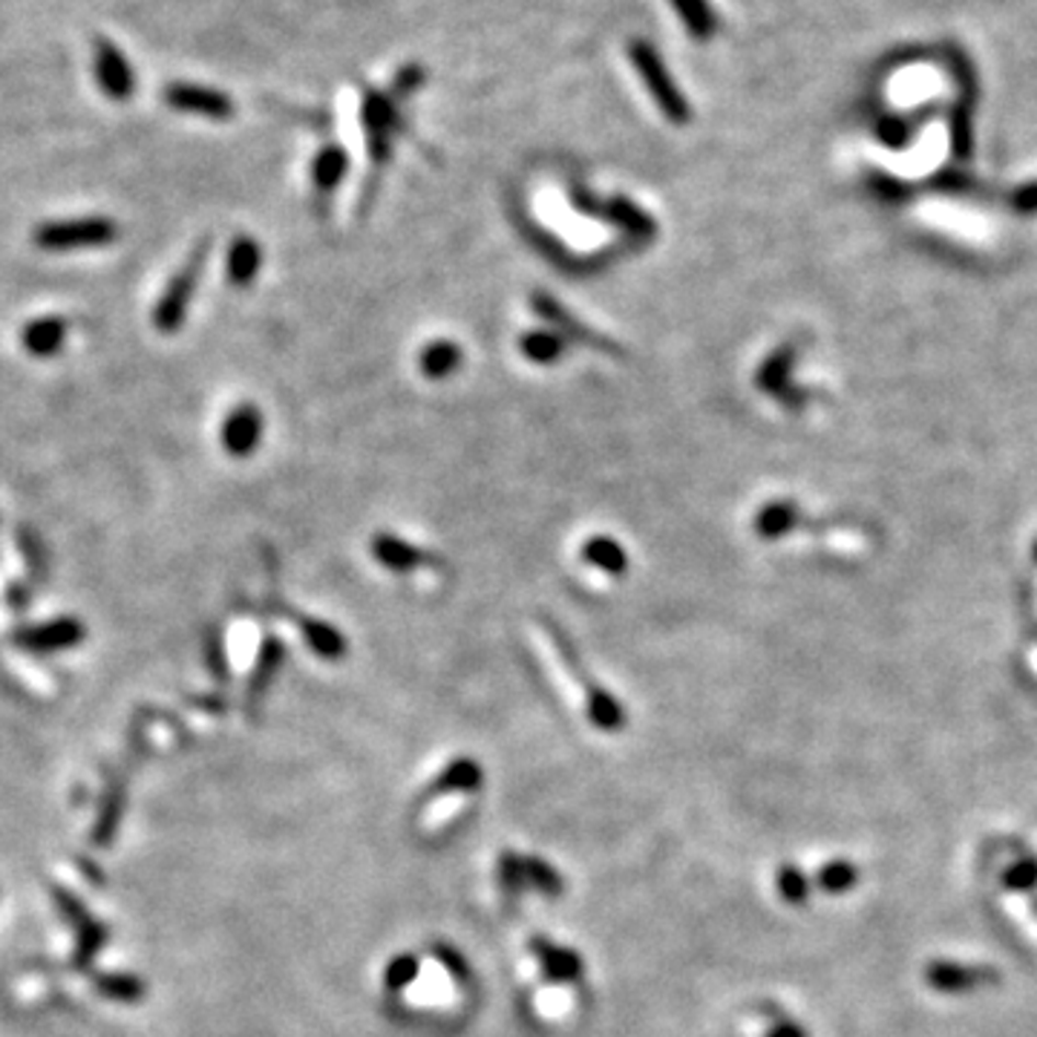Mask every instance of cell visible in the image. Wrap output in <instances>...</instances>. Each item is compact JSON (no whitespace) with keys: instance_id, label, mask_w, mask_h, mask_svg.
I'll return each mask as SVG.
<instances>
[{"instance_id":"obj_1","label":"cell","mask_w":1037,"mask_h":1037,"mask_svg":"<svg viewBox=\"0 0 1037 1037\" xmlns=\"http://www.w3.org/2000/svg\"><path fill=\"white\" fill-rule=\"evenodd\" d=\"M210 248H214V240H210V237H202V240L194 246V251L187 254L185 263L179 265L176 274L171 277V283L164 286L162 297H159L153 306L156 332L173 334L185 326L187 309H191V300H194V295H196L200 277H202V272H205Z\"/></svg>"},{"instance_id":"obj_2","label":"cell","mask_w":1037,"mask_h":1037,"mask_svg":"<svg viewBox=\"0 0 1037 1037\" xmlns=\"http://www.w3.org/2000/svg\"><path fill=\"white\" fill-rule=\"evenodd\" d=\"M628 55H631V64H635L637 76H640V81L646 84L651 101L658 104L663 118L677 124V127H681V124H690L692 122L690 101L683 99L681 87L674 84L672 72L666 70V64H663V58L658 55V49L651 47V44H646V41H635L631 49H628Z\"/></svg>"},{"instance_id":"obj_3","label":"cell","mask_w":1037,"mask_h":1037,"mask_svg":"<svg viewBox=\"0 0 1037 1037\" xmlns=\"http://www.w3.org/2000/svg\"><path fill=\"white\" fill-rule=\"evenodd\" d=\"M118 240V225L107 217H70L49 219L32 231V242L41 251H81V248H101Z\"/></svg>"},{"instance_id":"obj_4","label":"cell","mask_w":1037,"mask_h":1037,"mask_svg":"<svg viewBox=\"0 0 1037 1037\" xmlns=\"http://www.w3.org/2000/svg\"><path fill=\"white\" fill-rule=\"evenodd\" d=\"M545 628H548L550 640L557 642V651H559V654H562V660H566L568 672H571L573 677H577V681H580L582 686H585V704H589V718L594 720L596 727L617 729L619 723L626 720V713L619 709L617 700H614V697L608 695V692H605L603 686H596V683L591 681L589 672H585V666H582L580 654L573 651L571 640H568V637L562 635V628H559L557 623H554V619H545Z\"/></svg>"},{"instance_id":"obj_5","label":"cell","mask_w":1037,"mask_h":1037,"mask_svg":"<svg viewBox=\"0 0 1037 1037\" xmlns=\"http://www.w3.org/2000/svg\"><path fill=\"white\" fill-rule=\"evenodd\" d=\"M55 897V908L61 911V916L67 920L72 931H76V954H72V962L78 968L93 966V960L101 954L104 943H107V928L90 914V908L81 902V899L67 888H53Z\"/></svg>"},{"instance_id":"obj_6","label":"cell","mask_w":1037,"mask_h":1037,"mask_svg":"<svg viewBox=\"0 0 1037 1037\" xmlns=\"http://www.w3.org/2000/svg\"><path fill=\"white\" fill-rule=\"evenodd\" d=\"M361 124L366 133V150L372 156L375 168H384L396 145V133L401 130V116H398L396 101L389 95L366 93L361 104Z\"/></svg>"},{"instance_id":"obj_7","label":"cell","mask_w":1037,"mask_h":1037,"mask_svg":"<svg viewBox=\"0 0 1037 1037\" xmlns=\"http://www.w3.org/2000/svg\"><path fill=\"white\" fill-rule=\"evenodd\" d=\"M571 202L582 214H591V217H603L608 223L619 225L623 231L637 237L640 242L654 240V231H658V225L654 219L646 214L642 208H637L635 202H628L626 196H612V200H596L594 194H589L585 187H573L571 191Z\"/></svg>"},{"instance_id":"obj_8","label":"cell","mask_w":1037,"mask_h":1037,"mask_svg":"<svg viewBox=\"0 0 1037 1037\" xmlns=\"http://www.w3.org/2000/svg\"><path fill=\"white\" fill-rule=\"evenodd\" d=\"M164 104L176 113H191V116L210 118V122H228L237 113L231 95H225L217 87L194 84V81H173L164 87Z\"/></svg>"},{"instance_id":"obj_9","label":"cell","mask_w":1037,"mask_h":1037,"mask_svg":"<svg viewBox=\"0 0 1037 1037\" xmlns=\"http://www.w3.org/2000/svg\"><path fill=\"white\" fill-rule=\"evenodd\" d=\"M87 637L84 623L78 617H55L49 623H38V626H26L15 631V646L32 654H58V651H70L81 646Z\"/></svg>"},{"instance_id":"obj_10","label":"cell","mask_w":1037,"mask_h":1037,"mask_svg":"<svg viewBox=\"0 0 1037 1037\" xmlns=\"http://www.w3.org/2000/svg\"><path fill=\"white\" fill-rule=\"evenodd\" d=\"M534 311L545 323H550L557 329L559 334H566L568 341H577L582 346L596 349V352H605V355H623V349L612 341V338H605V334L594 332L589 326H582V320H577L571 311L557 300V297L545 295V292H536L534 295Z\"/></svg>"},{"instance_id":"obj_11","label":"cell","mask_w":1037,"mask_h":1037,"mask_svg":"<svg viewBox=\"0 0 1037 1037\" xmlns=\"http://www.w3.org/2000/svg\"><path fill=\"white\" fill-rule=\"evenodd\" d=\"M265 433V419L257 403H237L228 415H225L223 426H219V442L223 449L233 458H248L251 453L260 449Z\"/></svg>"},{"instance_id":"obj_12","label":"cell","mask_w":1037,"mask_h":1037,"mask_svg":"<svg viewBox=\"0 0 1037 1037\" xmlns=\"http://www.w3.org/2000/svg\"><path fill=\"white\" fill-rule=\"evenodd\" d=\"M95 81L110 101H130L136 93V76L127 55L113 41H99L93 55Z\"/></svg>"},{"instance_id":"obj_13","label":"cell","mask_w":1037,"mask_h":1037,"mask_svg":"<svg viewBox=\"0 0 1037 1037\" xmlns=\"http://www.w3.org/2000/svg\"><path fill=\"white\" fill-rule=\"evenodd\" d=\"M793 364H796V349L787 343V346H778L773 355L766 357L764 364H761L759 375H755V384L764 389L766 396L778 398L787 407H801L805 403V396L793 387Z\"/></svg>"},{"instance_id":"obj_14","label":"cell","mask_w":1037,"mask_h":1037,"mask_svg":"<svg viewBox=\"0 0 1037 1037\" xmlns=\"http://www.w3.org/2000/svg\"><path fill=\"white\" fill-rule=\"evenodd\" d=\"M372 557L378 559L380 566L387 568V571H396V573H410V571H419V568L438 566V562H442L435 554L419 548V545L407 543V539H401V536H396V534L372 536Z\"/></svg>"},{"instance_id":"obj_15","label":"cell","mask_w":1037,"mask_h":1037,"mask_svg":"<svg viewBox=\"0 0 1037 1037\" xmlns=\"http://www.w3.org/2000/svg\"><path fill=\"white\" fill-rule=\"evenodd\" d=\"M67 334H70V323L58 315H44V318H35L21 329V346H24L26 355L32 357H55L61 355L64 343H67Z\"/></svg>"},{"instance_id":"obj_16","label":"cell","mask_w":1037,"mask_h":1037,"mask_svg":"<svg viewBox=\"0 0 1037 1037\" xmlns=\"http://www.w3.org/2000/svg\"><path fill=\"white\" fill-rule=\"evenodd\" d=\"M260 269H263V248L254 237L240 233L225 254V277L233 288H248L254 286Z\"/></svg>"},{"instance_id":"obj_17","label":"cell","mask_w":1037,"mask_h":1037,"mask_svg":"<svg viewBox=\"0 0 1037 1037\" xmlns=\"http://www.w3.org/2000/svg\"><path fill=\"white\" fill-rule=\"evenodd\" d=\"M349 173V153L341 145H326L315 162H311V185H315V196L318 202H326L338 191L343 176Z\"/></svg>"},{"instance_id":"obj_18","label":"cell","mask_w":1037,"mask_h":1037,"mask_svg":"<svg viewBox=\"0 0 1037 1037\" xmlns=\"http://www.w3.org/2000/svg\"><path fill=\"white\" fill-rule=\"evenodd\" d=\"M283 612L295 619V626L300 628L303 637H306V642H309V649L315 651L318 658H326V660L343 658V651H346V640H343V635L338 631V628L329 626L326 619L306 617V614H297V612H292V608H283Z\"/></svg>"},{"instance_id":"obj_19","label":"cell","mask_w":1037,"mask_h":1037,"mask_svg":"<svg viewBox=\"0 0 1037 1037\" xmlns=\"http://www.w3.org/2000/svg\"><path fill=\"white\" fill-rule=\"evenodd\" d=\"M461 364H465V349L458 346L456 341H447V338L430 341L419 355L421 375L430 380H444L449 375H456Z\"/></svg>"},{"instance_id":"obj_20","label":"cell","mask_w":1037,"mask_h":1037,"mask_svg":"<svg viewBox=\"0 0 1037 1037\" xmlns=\"http://www.w3.org/2000/svg\"><path fill=\"white\" fill-rule=\"evenodd\" d=\"M568 346H571V341L566 334H559L557 329H531V332L518 338V352L539 366H550L562 361Z\"/></svg>"},{"instance_id":"obj_21","label":"cell","mask_w":1037,"mask_h":1037,"mask_svg":"<svg viewBox=\"0 0 1037 1037\" xmlns=\"http://www.w3.org/2000/svg\"><path fill=\"white\" fill-rule=\"evenodd\" d=\"M580 557L585 566L608 573V577H626L628 571L626 548L612 536H591L589 543L582 545Z\"/></svg>"},{"instance_id":"obj_22","label":"cell","mask_w":1037,"mask_h":1037,"mask_svg":"<svg viewBox=\"0 0 1037 1037\" xmlns=\"http://www.w3.org/2000/svg\"><path fill=\"white\" fill-rule=\"evenodd\" d=\"M672 7L692 38L709 41L718 32V12L709 0H672Z\"/></svg>"},{"instance_id":"obj_23","label":"cell","mask_w":1037,"mask_h":1037,"mask_svg":"<svg viewBox=\"0 0 1037 1037\" xmlns=\"http://www.w3.org/2000/svg\"><path fill=\"white\" fill-rule=\"evenodd\" d=\"M124 805H127L124 784L113 782L107 798H104V807L99 810V821H95V828H93V842L99 844V847H107V844L116 839L118 824H122V816H124Z\"/></svg>"},{"instance_id":"obj_24","label":"cell","mask_w":1037,"mask_h":1037,"mask_svg":"<svg viewBox=\"0 0 1037 1037\" xmlns=\"http://www.w3.org/2000/svg\"><path fill=\"white\" fill-rule=\"evenodd\" d=\"M798 525V508L793 502H773L755 516V534L761 539H778Z\"/></svg>"},{"instance_id":"obj_25","label":"cell","mask_w":1037,"mask_h":1037,"mask_svg":"<svg viewBox=\"0 0 1037 1037\" xmlns=\"http://www.w3.org/2000/svg\"><path fill=\"white\" fill-rule=\"evenodd\" d=\"M95 989H99L101 998L116 1000V1003H139L145 1000V980L136 975H124V971H116V975H99L95 977Z\"/></svg>"},{"instance_id":"obj_26","label":"cell","mask_w":1037,"mask_h":1037,"mask_svg":"<svg viewBox=\"0 0 1037 1037\" xmlns=\"http://www.w3.org/2000/svg\"><path fill=\"white\" fill-rule=\"evenodd\" d=\"M280 660H283V642L265 640L263 649H260V658H257V669H254V677H251V686H248V697H251V700L265 695L269 683H272V677L277 674Z\"/></svg>"},{"instance_id":"obj_27","label":"cell","mask_w":1037,"mask_h":1037,"mask_svg":"<svg viewBox=\"0 0 1037 1037\" xmlns=\"http://www.w3.org/2000/svg\"><path fill=\"white\" fill-rule=\"evenodd\" d=\"M971 107H975V99L962 95V101L951 113V148L957 159L971 156Z\"/></svg>"},{"instance_id":"obj_28","label":"cell","mask_w":1037,"mask_h":1037,"mask_svg":"<svg viewBox=\"0 0 1037 1037\" xmlns=\"http://www.w3.org/2000/svg\"><path fill=\"white\" fill-rule=\"evenodd\" d=\"M876 136H879V141H882L885 148H893V150L908 148L911 139H914V124L908 122L905 116H893V113H888V116L876 118Z\"/></svg>"},{"instance_id":"obj_29","label":"cell","mask_w":1037,"mask_h":1037,"mask_svg":"<svg viewBox=\"0 0 1037 1037\" xmlns=\"http://www.w3.org/2000/svg\"><path fill=\"white\" fill-rule=\"evenodd\" d=\"M870 187H874V194L885 202H899L908 196L905 182H897L893 176H885V173H876L870 176Z\"/></svg>"},{"instance_id":"obj_30","label":"cell","mask_w":1037,"mask_h":1037,"mask_svg":"<svg viewBox=\"0 0 1037 1037\" xmlns=\"http://www.w3.org/2000/svg\"><path fill=\"white\" fill-rule=\"evenodd\" d=\"M1012 210H1017V214H1037V182H1029L1021 191H1014Z\"/></svg>"},{"instance_id":"obj_31","label":"cell","mask_w":1037,"mask_h":1037,"mask_svg":"<svg viewBox=\"0 0 1037 1037\" xmlns=\"http://www.w3.org/2000/svg\"><path fill=\"white\" fill-rule=\"evenodd\" d=\"M421 81H424V70H421V67H403L401 76L396 78V93H415V87H419Z\"/></svg>"},{"instance_id":"obj_32","label":"cell","mask_w":1037,"mask_h":1037,"mask_svg":"<svg viewBox=\"0 0 1037 1037\" xmlns=\"http://www.w3.org/2000/svg\"><path fill=\"white\" fill-rule=\"evenodd\" d=\"M937 182H939V187H943V191H966V187H968V179L962 176V173H957V171L939 173Z\"/></svg>"},{"instance_id":"obj_33","label":"cell","mask_w":1037,"mask_h":1037,"mask_svg":"<svg viewBox=\"0 0 1037 1037\" xmlns=\"http://www.w3.org/2000/svg\"><path fill=\"white\" fill-rule=\"evenodd\" d=\"M1035 557H1037V545H1035Z\"/></svg>"}]
</instances>
